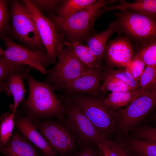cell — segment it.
I'll use <instances>...</instances> for the list:
<instances>
[{"label":"cell","mask_w":156,"mask_h":156,"mask_svg":"<svg viewBox=\"0 0 156 156\" xmlns=\"http://www.w3.org/2000/svg\"><path fill=\"white\" fill-rule=\"evenodd\" d=\"M25 78L29 89V96L24 103L28 116L32 120L64 117L65 114V107L55 94L49 83L36 80L29 72Z\"/></svg>","instance_id":"obj_1"},{"label":"cell","mask_w":156,"mask_h":156,"mask_svg":"<svg viewBox=\"0 0 156 156\" xmlns=\"http://www.w3.org/2000/svg\"><path fill=\"white\" fill-rule=\"evenodd\" d=\"M65 94L90 120L103 138L109 139L113 136L117 116L115 110L105 103V95L91 96L70 92H65Z\"/></svg>","instance_id":"obj_2"},{"label":"cell","mask_w":156,"mask_h":156,"mask_svg":"<svg viewBox=\"0 0 156 156\" xmlns=\"http://www.w3.org/2000/svg\"><path fill=\"white\" fill-rule=\"evenodd\" d=\"M116 0H99L77 12L68 18L63 20L51 15L50 18L57 24L59 31L66 34L71 42L85 40L100 15L102 8Z\"/></svg>","instance_id":"obj_3"},{"label":"cell","mask_w":156,"mask_h":156,"mask_svg":"<svg viewBox=\"0 0 156 156\" xmlns=\"http://www.w3.org/2000/svg\"><path fill=\"white\" fill-rule=\"evenodd\" d=\"M156 104V91L146 92L139 90L138 94L124 109L115 110L117 122L114 132L118 136L123 137L141 123Z\"/></svg>","instance_id":"obj_4"},{"label":"cell","mask_w":156,"mask_h":156,"mask_svg":"<svg viewBox=\"0 0 156 156\" xmlns=\"http://www.w3.org/2000/svg\"><path fill=\"white\" fill-rule=\"evenodd\" d=\"M9 2L12 18L10 33L24 47L43 52L44 45L29 10L22 1L12 0Z\"/></svg>","instance_id":"obj_5"},{"label":"cell","mask_w":156,"mask_h":156,"mask_svg":"<svg viewBox=\"0 0 156 156\" xmlns=\"http://www.w3.org/2000/svg\"><path fill=\"white\" fill-rule=\"evenodd\" d=\"M58 120H32L37 130L56 154L72 153L79 145L64 117Z\"/></svg>","instance_id":"obj_6"},{"label":"cell","mask_w":156,"mask_h":156,"mask_svg":"<svg viewBox=\"0 0 156 156\" xmlns=\"http://www.w3.org/2000/svg\"><path fill=\"white\" fill-rule=\"evenodd\" d=\"M116 29L144 42L155 40V16L129 10L115 12Z\"/></svg>","instance_id":"obj_7"},{"label":"cell","mask_w":156,"mask_h":156,"mask_svg":"<svg viewBox=\"0 0 156 156\" xmlns=\"http://www.w3.org/2000/svg\"><path fill=\"white\" fill-rule=\"evenodd\" d=\"M57 56V64L47 73L48 80L52 84L69 81L94 69L80 61L75 54L71 42L60 44Z\"/></svg>","instance_id":"obj_8"},{"label":"cell","mask_w":156,"mask_h":156,"mask_svg":"<svg viewBox=\"0 0 156 156\" xmlns=\"http://www.w3.org/2000/svg\"><path fill=\"white\" fill-rule=\"evenodd\" d=\"M59 98L65 107L67 122L81 147L89 144H94L98 147L105 140L68 96L64 94Z\"/></svg>","instance_id":"obj_9"},{"label":"cell","mask_w":156,"mask_h":156,"mask_svg":"<svg viewBox=\"0 0 156 156\" xmlns=\"http://www.w3.org/2000/svg\"><path fill=\"white\" fill-rule=\"evenodd\" d=\"M22 1L30 11L50 64L55 63L58 55V49L62 43L64 34H60L56 23L44 15L31 0Z\"/></svg>","instance_id":"obj_10"},{"label":"cell","mask_w":156,"mask_h":156,"mask_svg":"<svg viewBox=\"0 0 156 156\" xmlns=\"http://www.w3.org/2000/svg\"><path fill=\"white\" fill-rule=\"evenodd\" d=\"M1 39L5 47L2 57L6 63L13 65L28 66L43 74L47 73L46 68L50 63L46 53L21 46L15 43L8 36H3Z\"/></svg>","instance_id":"obj_11"},{"label":"cell","mask_w":156,"mask_h":156,"mask_svg":"<svg viewBox=\"0 0 156 156\" xmlns=\"http://www.w3.org/2000/svg\"><path fill=\"white\" fill-rule=\"evenodd\" d=\"M103 65L89 73L69 81L54 83L51 85L53 90H62L85 94L91 96L104 95L102 91Z\"/></svg>","instance_id":"obj_12"},{"label":"cell","mask_w":156,"mask_h":156,"mask_svg":"<svg viewBox=\"0 0 156 156\" xmlns=\"http://www.w3.org/2000/svg\"><path fill=\"white\" fill-rule=\"evenodd\" d=\"M133 47L125 37H118L110 41L106 45L103 57L106 65L112 68L126 67L134 55Z\"/></svg>","instance_id":"obj_13"},{"label":"cell","mask_w":156,"mask_h":156,"mask_svg":"<svg viewBox=\"0 0 156 156\" xmlns=\"http://www.w3.org/2000/svg\"><path fill=\"white\" fill-rule=\"evenodd\" d=\"M14 125L22 136L29 141L47 156H56V153L47 143L28 116L16 115Z\"/></svg>","instance_id":"obj_14"},{"label":"cell","mask_w":156,"mask_h":156,"mask_svg":"<svg viewBox=\"0 0 156 156\" xmlns=\"http://www.w3.org/2000/svg\"><path fill=\"white\" fill-rule=\"evenodd\" d=\"M29 70H18L10 73L0 88L1 90L5 92L8 95L13 96L14 102L10 106L12 113H16L17 107L23 99L25 90L23 80L26 78Z\"/></svg>","instance_id":"obj_15"},{"label":"cell","mask_w":156,"mask_h":156,"mask_svg":"<svg viewBox=\"0 0 156 156\" xmlns=\"http://www.w3.org/2000/svg\"><path fill=\"white\" fill-rule=\"evenodd\" d=\"M116 30L115 22L112 23L108 28L101 32L87 36V46L100 66L103 58L107 41L111 34Z\"/></svg>","instance_id":"obj_16"},{"label":"cell","mask_w":156,"mask_h":156,"mask_svg":"<svg viewBox=\"0 0 156 156\" xmlns=\"http://www.w3.org/2000/svg\"><path fill=\"white\" fill-rule=\"evenodd\" d=\"M129 10L142 14L155 16L156 0H138L133 3H128L125 0H120L116 5L104 7L100 12L103 13L114 10Z\"/></svg>","instance_id":"obj_17"},{"label":"cell","mask_w":156,"mask_h":156,"mask_svg":"<svg viewBox=\"0 0 156 156\" xmlns=\"http://www.w3.org/2000/svg\"><path fill=\"white\" fill-rule=\"evenodd\" d=\"M3 153L5 156H39L37 151L31 142L16 132L13 134Z\"/></svg>","instance_id":"obj_18"},{"label":"cell","mask_w":156,"mask_h":156,"mask_svg":"<svg viewBox=\"0 0 156 156\" xmlns=\"http://www.w3.org/2000/svg\"><path fill=\"white\" fill-rule=\"evenodd\" d=\"M122 138L132 156H156V142L140 140L129 134Z\"/></svg>","instance_id":"obj_19"},{"label":"cell","mask_w":156,"mask_h":156,"mask_svg":"<svg viewBox=\"0 0 156 156\" xmlns=\"http://www.w3.org/2000/svg\"><path fill=\"white\" fill-rule=\"evenodd\" d=\"M95 0L62 1L56 8L57 18L66 19L77 12L91 5Z\"/></svg>","instance_id":"obj_20"},{"label":"cell","mask_w":156,"mask_h":156,"mask_svg":"<svg viewBox=\"0 0 156 156\" xmlns=\"http://www.w3.org/2000/svg\"><path fill=\"white\" fill-rule=\"evenodd\" d=\"M139 90L112 92L105 97V104L115 110L128 105L137 96Z\"/></svg>","instance_id":"obj_21"},{"label":"cell","mask_w":156,"mask_h":156,"mask_svg":"<svg viewBox=\"0 0 156 156\" xmlns=\"http://www.w3.org/2000/svg\"><path fill=\"white\" fill-rule=\"evenodd\" d=\"M15 114L3 113L0 116V144L3 151L10 140L14 125Z\"/></svg>","instance_id":"obj_22"},{"label":"cell","mask_w":156,"mask_h":156,"mask_svg":"<svg viewBox=\"0 0 156 156\" xmlns=\"http://www.w3.org/2000/svg\"><path fill=\"white\" fill-rule=\"evenodd\" d=\"M133 60H140L146 65L156 66V41L144 42L135 52Z\"/></svg>","instance_id":"obj_23"},{"label":"cell","mask_w":156,"mask_h":156,"mask_svg":"<svg viewBox=\"0 0 156 156\" xmlns=\"http://www.w3.org/2000/svg\"><path fill=\"white\" fill-rule=\"evenodd\" d=\"M103 73L112 76L123 82L133 90H139V85L138 81L135 80L125 68H119L115 69L106 65L103 68Z\"/></svg>","instance_id":"obj_24"},{"label":"cell","mask_w":156,"mask_h":156,"mask_svg":"<svg viewBox=\"0 0 156 156\" xmlns=\"http://www.w3.org/2000/svg\"><path fill=\"white\" fill-rule=\"evenodd\" d=\"M138 81L140 91H156V66L146 65Z\"/></svg>","instance_id":"obj_25"},{"label":"cell","mask_w":156,"mask_h":156,"mask_svg":"<svg viewBox=\"0 0 156 156\" xmlns=\"http://www.w3.org/2000/svg\"><path fill=\"white\" fill-rule=\"evenodd\" d=\"M71 43L75 54L82 63L94 69L101 66L99 64L87 46L83 45L77 41Z\"/></svg>","instance_id":"obj_26"},{"label":"cell","mask_w":156,"mask_h":156,"mask_svg":"<svg viewBox=\"0 0 156 156\" xmlns=\"http://www.w3.org/2000/svg\"><path fill=\"white\" fill-rule=\"evenodd\" d=\"M101 90L105 94L108 91L112 92L134 90L120 80L107 75L103 72Z\"/></svg>","instance_id":"obj_27"},{"label":"cell","mask_w":156,"mask_h":156,"mask_svg":"<svg viewBox=\"0 0 156 156\" xmlns=\"http://www.w3.org/2000/svg\"><path fill=\"white\" fill-rule=\"evenodd\" d=\"M9 1L0 0V38L10 33L9 24L11 17L8 7Z\"/></svg>","instance_id":"obj_28"},{"label":"cell","mask_w":156,"mask_h":156,"mask_svg":"<svg viewBox=\"0 0 156 156\" xmlns=\"http://www.w3.org/2000/svg\"><path fill=\"white\" fill-rule=\"evenodd\" d=\"M130 133L133 137L142 140L156 142V128L151 126L140 125Z\"/></svg>","instance_id":"obj_29"},{"label":"cell","mask_w":156,"mask_h":156,"mask_svg":"<svg viewBox=\"0 0 156 156\" xmlns=\"http://www.w3.org/2000/svg\"><path fill=\"white\" fill-rule=\"evenodd\" d=\"M27 66L10 64L4 60L2 56H0V88L9 73L16 70H29V68Z\"/></svg>","instance_id":"obj_30"},{"label":"cell","mask_w":156,"mask_h":156,"mask_svg":"<svg viewBox=\"0 0 156 156\" xmlns=\"http://www.w3.org/2000/svg\"><path fill=\"white\" fill-rule=\"evenodd\" d=\"M106 141L118 156H132L125 146L122 137L118 136L114 140L106 139Z\"/></svg>","instance_id":"obj_31"},{"label":"cell","mask_w":156,"mask_h":156,"mask_svg":"<svg viewBox=\"0 0 156 156\" xmlns=\"http://www.w3.org/2000/svg\"><path fill=\"white\" fill-rule=\"evenodd\" d=\"M146 66V64L142 61L132 59L125 68L133 78L138 81Z\"/></svg>","instance_id":"obj_32"},{"label":"cell","mask_w":156,"mask_h":156,"mask_svg":"<svg viewBox=\"0 0 156 156\" xmlns=\"http://www.w3.org/2000/svg\"><path fill=\"white\" fill-rule=\"evenodd\" d=\"M36 8L40 12L48 11L56 8L61 0H31Z\"/></svg>","instance_id":"obj_33"},{"label":"cell","mask_w":156,"mask_h":156,"mask_svg":"<svg viewBox=\"0 0 156 156\" xmlns=\"http://www.w3.org/2000/svg\"><path fill=\"white\" fill-rule=\"evenodd\" d=\"M98 149L94 144H89L81 147L80 149L71 156H97Z\"/></svg>","instance_id":"obj_34"},{"label":"cell","mask_w":156,"mask_h":156,"mask_svg":"<svg viewBox=\"0 0 156 156\" xmlns=\"http://www.w3.org/2000/svg\"><path fill=\"white\" fill-rule=\"evenodd\" d=\"M97 148L103 156H118L112 149L105 140Z\"/></svg>","instance_id":"obj_35"},{"label":"cell","mask_w":156,"mask_h":156,"mask_svg":"<svg viewBox=\"0 0 156 156\" xmlns=\"http://www.w3.org/2000/svg\"><path fill=\"white\" fill-rule=\"evenodd\" d=\"M5 50L3 49L0 46V56H3Z\"/></svg>","instance_id":"obj_36"},{"label":"cell","mask_w":156,"mask_h":156,"mask_svg":"<svg viewBox=\"0 0 156 156\" xmlns=\"http://www.w3.org/2000/svg\"><path fill=\"white\" fill-rule=\"evenodd\" d=\"M97 156H103L102 155L101 153H100V151L99 150H98V153L97 155Z\"/></svg>","instance_id":"obj_37"},{"label":"cell","mask_w":156,"mask_h":156,"mask_svg":"<svg viewBox=\"0 0 156 156\" xmlns=\"http://www.w3.org/2000/svg\"><path fill=\"white\" fill-rule=\"evenodd\" d=\"M3 150L0 144V152L3 153Z\"/></svg>","instance_id":"obj_38"}]
</instances>
